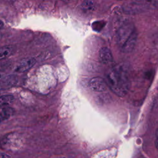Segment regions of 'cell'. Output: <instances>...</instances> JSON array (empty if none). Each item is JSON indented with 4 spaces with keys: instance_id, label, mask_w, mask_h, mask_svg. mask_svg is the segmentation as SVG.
Returning a JSON list of instances; mask_svg holds the SVG:
<instances>
[{
    "instance_id": "obj_1",
    "label": "cell",
    "mask_w": 158,
    "mask_h": 158,
    "mask_svg": "<svg viewBox=\"0 0 158 158\" xmlns=\"http://www.w3.org/2000/svg\"><path fill=\"white\" fill-rule=\"evenodd\" d=\"M109 86L117 95L123 97L128 91L130 83L126 72L120 67L113 69L107 75Z\"/></svg>"
},
{
    "instance_id": "obj_2",
    "label": "cell",
    "mask_w": 158,
    "mask_h": 158,
    "mask_svg": "<svg viewBox=\"0 0 158 158\" xmlns=\"http://www.w3.org/2000/svg\"><path fill=\"white\" fill-rule=\"evenodd\" d=\"M36 63L34 57H28L22 59L15 66L14 71L17 73H23L30 70Z\"/></svg>"
},
{
    "instance_id": "obj_3",
    "label": "cell",
    "mask_w": 158,
    "mask_h": 158,
    "mask_svg": "<svg viewBox=\"0 0 158 158\" xmlns=\"http://www.w3.org/2000/svg\"><path fill=\"white\" fill-rule=\"evenodd\" d=\"M89 86L93 91L97 92H102L107 89V84L105 81L102 78L98 77L90 80Z\"/></svg>"
},
{
    "instance_id": "obj_4",
    "label": "cell",
    "mask_w": 158,
    "mask_h": 158,
    "mask_svg": "<svg viewBox=\"0 0 158 158\" xmlns=\"http://www.w3.org/2000/svg\"><path fill=\"white\" fill-rule=\"evenodd\" d=\"M136 40L137 33L136 30H135L130 35V36L128 38V40L121 46L122 51L126 53L131 52L135 46Z\"/></svg>"
},
{
    "instance_id": "obj_5",
    "label": "cell",
    "mask_w": 158,
    "mask_h": 158,
    "mask_svg": "<svg viewBox=\"0 0 158 158\" xmlns=\"http://www.w3.org/2000/svg\"><path fill=\"white\" fill-rule=\"evenodd\" d=\"M100 61L104 64H109L113 60V56L110 49L107 47L102 48L99 52Z\"/></svg>"
},
{
    "instance_id": "obj_6",
    "label": "cell",
    "mask_w": 158,
    "mask_h": 158,
    "mask_svg": "<svg viewBox=\"0 0 158 158\" xmlns=\"http://www.w3.org/2000/svg\"><path fill=\"white\" fill-rule=\"evenodd\" d=\"M14 114V110L10 106H0V123L9 119Z\"/></svg>"
},
{
    "instance_id": "obj_7",
    "label": "cell",
    "mask_w": 158,
    "mask_h": 158,
    "mask_svg": "<svg viewBox=\"0 0 158 158\" xmlns=\"http://www.w3.org/2000/svg\"><path fill=\"white\" fill-rule=\"evenodd\" d=\"M15 51V48L12 45H5L0 47V60L5 59L12 56Z\"/></svg>"
},
{
    "instance_id": "obj_8",
    "label": "cell",
    "mask_w": 158,
    "mask_h": 158,
    "mask_svg": "<svg viewBox=\"0 0 158 158\" xmlns=\"http://www.w3.org/2000/svg\"><path fill=\"white\" fill-rule=\"evenodd\" d=\"M14 101V97L12 94H4L0 96V106H10Z\"/></svg>"
},
{
    "instance_id": "obj_9",
    "label": "cell",
    "mask_w": 158,
    "mask_h": 158,
    "mask_svg": "<svg viewBox=\"0 0 158 158\" xmlns=\"http://www.w3.org/2000/svg\"><path fill=\"white\" fill-rule=\"evenodd\" d=\"M94 3L92 1H85L81 4V9L85 12H89L94 9Z\"/></svg>"
},
{
    "instance_id": "obj_10",
    "label": "cell",
    "mask_w": 158,
    "mask_h": 158,
    "mask_svg": "<svg viewBox=\"0 0 158 158\" xmlns=\"http://www.w3.org/2000/svg\"><path fill=\"white\" fill-rule=\"evenodd\" d=\"M0 158H10V157L5 153H0Z\"/></svg>"
},
{
    "instance_id": "obj_11",
    "label": "cell",
    "mask_w": 158,
    "mask_h": 158,
    "mask_svg": "<svg viewBox=\"0 0 158 158\" xmlns=\"http://www.w3.org/2000/svg\"><path fill=\"white\" fill-rule=\"evenodd\" d=\"M2 75H3V74H2V72H0V80H1V78L2 77Z\"/></svg>"
},
{
    "instance_id": "obj_12",
    "label": "cell",
    "mask_w": 158,
    "mask_h": 158,
    "mask_svg": "<svg viewBox=\"0 0 158 158\" xmlns=\"http://www.w3.org/2000/svg\"><path fill=\"white\" fill-rule=\"evenodd\" d=\"M2 34L0 33V40H1V39L2 38Z\"/></svg>"
}]
</instances>
